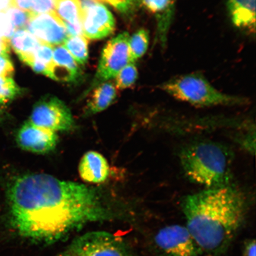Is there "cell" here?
<instances>
[{
    "label": "cell",
    "instance_id": "6da1fadb",
    "mask_svg": "<svg viewBox=\"0 0 256 256\" xmlns=\"http://www.w3.org/2000/svg\"><path fill=\"white\" fill-rule=\"evenodd\" d=\"M8 197L12 227L35 244H52L89 223L114 218L95 188L46 174L18 178Z\"/></svg>",
    "mask_w": 256,
    "mask_h": 256
},
{
    "label": "cell",
    "instance_id": "7a4b0ae2",
    "mask_svg": "<svg viewBox=\"0 0 256 256\" xmlns=\"http://www.w3.org/2000/svg\"><path fill=\"white\" fill-rule=\"evenodd\" d=\"M248 204L243 192L230 184L188 195L181 206L186 226L204 254L220 256L244 225Z\"/></svg>",
    "mask_w": 256,
    "mask_h": 256
},
{
    "label": "cell",
    "instance_id": "3957f363",
    "mask_svg": "<svg viewBox=\"0 0 256 256\" xmlns=\"http://www.w3.org/2000/svg\"><path fill=\"white\" fill-rule=\"evenodd\" d=\"M234 158L228 146L210 140L188 144L179 154L188 180L207 188L232 184Z\"/></svg>",
    "mask_w": 256,
    "mask_h": 256
},
{
    "label": "cell",
    "instance_id": "277c9868",
    "mask_svg": "<svg viewBox=\"0 0 256 256\" xmlns=\"http://www.w3.org/2000/svg\"><path fill=\"white\" fill-rule=\"evenodd\" d=\"M159 88L177 100L194 106L206 108L216 106L247 104V98L223 94L218 90L199 73L178 76L162 83Z\"/></svg>",
    "mask_w": 256,
    "mask_h": 256
},
{
    "label": "cell",
    "instance_id": "5b68a950",
    "mask_svg": "<svg viewBox=\"0 0 256 256\" xmlns=\"http://www.w3.org/2000/svg\"><path fill=\"white\" fill-rule=\"evenodd\" d=\"M67 252L74 256H134L122 240L101 231L88 232L76 238Z\"/></svg>",
    "mask_w": 256,
    "mask_h": 256
},
{
    "label": "cell",
    "instance_id": "8992f818",
    "mask_svg": "<svg viewBox=\"0 0 256 256\" xmlns=\"http://www.w3.org/2000/svg\"><path fill=\"white\" fill-rule=\"evenodd\" d=\"M152 251L156 256H206L186 226L163 227L154 236Z\"/></svg>",
    "mask_w": 256,
    "mask_h": 256
},
{
    "label": "cell",
    "instance_id": "52a82bcc",
    "mask_svg": "<svg viewBox=\"0 0 256 256\" xmlns=\"http://www.w3.org/2000/svg\"><path fill=\"white\" fill-rule=\"evenodd\" d=\"M30 121L54 132L69 131L74 126L69 108L62 100L51 95L44 96L34 104Z\"/></svg>",
    "mask_w": 256,
    "mask_h": 256
},
{
    "label": "cell",
    "instance_id": "ba28073f",
    "mask_svg": "<svg viewBox=\"0 0 256 256\" xmlns=\"http://www.w3.org/2000/svg\"><path fill=\"white\" fill-rule=\"evenodd\" d=\"M130 38L128 32H123L106 44L96 73L95 86L116 78L120 70L131 62Z\"/></svg>",
    "mask_w": 256,
    "mask_h": 256
},
{
    "label": "cell",
    "instance_id": "9c48e42d",
    "mask_svg": "<svg viewBox=\"0 0 256 256\" xmlns=\"http://www.w3.org/2000/svg\"><path fill=\"white\" fill-rule=\"evenodd\" d=\"M26 28L41 44L51 46H60L68 38L64 22L55 11L32 14Z\"/></svg>",
    "mask_w": 256,
    "mask_h": 256
},
{
    "label": "cell",
    "instance_id": "30bf717a",
    "mask_svg": "<svg viewBox=\"0 0 256 256\" xmlns=\"http://www.w3.org/2000/svg\"><path fill=\"white\" fill-rule=\"evenodd\" d=\"M83 35L90 40L104 39L115 30L113 15L101 2L82 12Z\"/></svg>",
    "mask_w": 256,
    "mask_h": 256
},
{
    "label": "cell",
    "instance_id": "8fae6325",
    "mask_svg": "<svg viewBox=\"0 0 256 256\" xmlns=\"http://www.w3.org/2000/svg\"><path fill=\"white\" fill-rule=\"evenodd\" d=\"M58 140L56 132L35 126L30 121L20 128L17 136L18 143L22 149L41 154L53 151Z\"/></svg>",
    "mask_w": 256,
    "mask_h": 256
},
{
    "label": "cell",
    "instance_id": "7c38bea8",
    "mask_svg": "<svg viewBox=\"0 0 256 256\" xmlns=\"http://www.w3.org/2000/svg\"><path fill=\"white\" fill-rule=\"evenodd\" d=\"M176 0H140V3L155 18L156 40L164 48L175 11Z\"/></svg>",
    "mask_w": 256,
    "mask_h": 256
},
{
    "label": "cell",
    "instance_id": "4fadbf2b",
    "mask_svg": "<svg viewBox=\"0 0 256 256\" xmlns=\"http://www.w3.org/2000/svg\"><path fill=\"white\" fill-rule=\"evenodd\" d=\"M79 66L71 54L63 46L53 49L52 64L47 76L62 82H74L79 78Z\"/></svg>",
    "mask_w": 256,
    "mask_h": 256
},
{
    "label": "cell",
    "instance_id": "5bb4252c",
    "mask_svg": "<svg viewBox=\"0 0 256 256\" xmlns=\"http://www.w3.org/2000/svg\"><path fill=\"white\" fill-rule=\"evenodd\" d=\"M78 172L80 177L88 183L101 184L110 174V166L101 154L90 151L82 156Z\"/></svg>",
    "mask_w": 256,
    "mask_h": 256
},
{
    "label": "cell",
    "instance_id": "9a60e30c",
    "mask_svg": "<svg viewBox=\"0 0 256 256\" xmlns=\"http://www.w3.org/2000/svg\"><path fill=\"white\" fill-rule=\"evenodd\" d=\"M227 6L236 27L255 33L256 0H228Z\"/></svg>",
    "mask_w": 256,
    "mask_h": 256
},
{
    "label": "cell",
    "instance_id": "2e32d148",
    "mask_svg": "<svg viewBox=\"0 0 256 256\" xmlns=\"http://www.w3.org/2000/svg\"><path fill=\"white\" fill-rule=\"evenodd\" d=\"M10 44L22 62L30 66L34 54L41 43L28 30L22 28L14 32L10 39Z\"/></svg>",
    "mask_w": 256,
    "mask_h": 256
},
{
    "label": "cell",
    "instance_id": "e0dca14e",
    "mask_svg": "<svg viewBox=\"0 0 256 256\" xmlns=\"http://www.w3.org/2000/svg\"><path fill=\"white\" fill-rule=\"evenodd\" d=\"M116 88L113 83L107 82L96 87L86 107V114H96L110 106L116 98Z\"/></svg>",
    "mask_w": 256,
    "mask_h": 256
},
{
    "label": "cell",
    "instance_id": "ac0fdd59",
    "mask_svg": "<svg viewBox=\"0 0 256 256\" xmlns=\"http://www.w3.org/2000/svg\"><path fill=\"white\" fill-rule=\"evenodd\" d=\"M55 12L64 23H82L79 0H56Z\"/></svg>",
    "mask_w": 256,
    "mask_h": 256
},
{
    "label": "cell",
    "instance_id": "d6986e66",
    "mask_svg": "<svg viewBox=\"0 0 256 256\" xmlns=\"http://www.w3.org/2000/svg\"><path fill=\"white\" fill-rule=\"evenodd\" d=\"M64 47L78 64L84 65L87 62L88 58V41L84 35L68 37L64 43Z\"/></svg>",
    "mask_w": 256,
    "mask_h": 256
},
{
    "label": "cell",
    "instance_id": "ffe728a7",
    "mask_svg": "<svg viewBox=\"0 0 256 256\" xmlns=\"http://www.w3.org/2000/svg\"><path fill=\"white\" fill-rule=\"evenodd\" d=\"M52 46L41 44L34 54L33 62L30 66L34 72L48 76L52 64Z\"/></svg>",
    "mask_w": 256,
    "mask_h": 256
},
{
    "label": "cell",
    "instance_id": "44dd1931",
    "mask_svg": "<svg viewBox=\"0 0 256 256\" xmlns=\"http://www.w3.org/2000/svg\"><path fill=\"white\" fill-rule=\"evenodd\" d=\"M150 41L148 32L140 28L130 38V50L131 62L135 63L144 56L148 49Z\"/></svg>",
    "mask_w": 256,
    "mask_h": 256
},
{
    "label": "cell",
    "instance_id": "7402d4cb",
    "mask_svg": "<svg viewBox=\"0 0 256 256\" xmlns=\"http://www.w3.org/2000/svg\"><path fill=\"white\" fill-rule=\"evenodd\" d=\"M20 88L12 78H0V112L20 94Z\"/></svg>",
    "mask_w": 256,
    "mask_h": 256
},
{
    "label": "cell",
    "instance_id": "603a6c76",
    "mask_svg": "<svg viewBox=\"0 0 256 256\" xmlns=\"http://www.w3.org/2000/svg\"><path fill=\"white\" fill-rule=\"evenodd\" d=\"M138 78V70L135 63L130 62L120 70L116 76V88L122 90L135 84Z\"/></svg>",
    "mask_w": 256,
    "mask_h": 256
},
{
    "label": "cell",
    "instance_id": "cb8c5ba5",
    "mask_svg": "<svg viewBox=\"0 0 256 256\" xmlns=\"http://www.w3.org/2000/svg\"><path fill=\"white\" fill-rule=\"evenodd\" d=\"M4 12L14 28H18V30L26 28L32 15L31 12L14 7L9 8Z\"/></svg>",
    "mask_w": 256,
    "mask_h": 256
},
{
    "label": "cell",
    "instance_id": "d4e9b609",
    "mask_svg": "<svg viewBox=\"0 0 256 256\" xmlns=\"http://www.w3.org/2000/svg\"><path fill=\"white\" fill-rule=\"evenodd\" d=\"M113 6L121 14L130 15L136 10L139 3L137 0H103Z\"/></svg>",
    "mask_w": 256,
    "mask_h": 256
},
{
    "label": "cell",
    "instance_id": "484cf974",
    "mask_svg": "<svg viewBox=\"0 0 256 256\" xmlns=\"http://www.w3.org/2000/svg\"><path fill=\"white\" fill-rule=\"evenodd\" d=\"M56 0H34L30 12L38 14L54 12Z\"/></svg>",
    "mask_w": 256,
    "mask_h": 256
},
{
    "label": "cell",
    "instance_id": "4316f807",
    "mask_svg": "<svg viewBox=\"0 0 256 256\" xmlns=\"http://www.w3.org/2000/svg\"><path fill=\"white\" fill-rule=\"evenodd\" d=\"M16 28L4 12H0V38L10 40Z\"/></svg>",
    "mask_w": 256,
    "mask_h": 256
},
{
    "label": "cell",
    "instance_id": "83f0119b",
    "mask_svg": "<svg viewBox=\"0 0 256 256\" xmlns=\"http://www.w3.org/2000/svg\"><path fill=\"white\" fill-rule=\"evenodd\" d=\"M14 71V65L8 56H0V78H12Z\"/></svg>",
    "mask_w": 256,
    "mask_h": 256
},
{
    "label": "cell",
    "instance_id": "f1b7e54d",
    "mask_svg": "<svg viewBox=\"0 0 256 256\" xmlns=\"http://www.w3.org/2000/svg\"><path fill=\"white\" fill-rule=\"evenodd\" d=\"M256 240L250 238L243 243L242 256H256Z\"/></svg>",
    "mask_w": 256,
    "mask_h": 256
},
{
    "label": "cell",
    "instance_id": "f546056e",
    "mask_svg": "<svg viewBox=\"0 0 256 256\" xmlns=\"http://www.w3.org/2000/svg\"><path fill=\"white\" fill-rule=\"evenodd\" d=\"M34 0H12L11 7L30 12Z\"/></svg>",
    "mask_w": 256,
    "mask_h": 256
},
{
    "label": "cell",
    "instance_id": "4dcf8cb0",
    "mask_svg": "<svg viewBox=\"0 0 256 256\" xmlns=\"http://www.w3.org/2000/svg\"><path fill=\"white\" fill-rule=\"evenodd\" d=\"M10 40L0 38V56H8L9 53L10 52Z\"/></svg>",
    "mask_w": 256,
    "mask_h": 256
},
{
    "label": "cell",
    "instance_id": "1f68e13d",
    "mask_svg": "<svg viewBox=\"0 0 256 256\" xmlns=\"http://www.w3.org/2000/svg\"><path fill=\"white\" fill-rule=\"evenodd\" d=\"M79 2L82 12L92 6L100 2V0H79Z\"/></svg>",
    "mask_w": 256,
    "mask_h": 256
},
{
    "label": "cell",
    "instance_id": "d6a6232c",
    "mask_svg": "<svg viewBox=\"0 0 256 256\" xmlns=\"http://www.w3.org/2000/svg\"><path fill=\"white\" fill-rule=\"evenodd\" d=\"M12 0H0V12H4L11 7Z\"/></svg>",
    "mask_w": 256,
    "mask_h": 256
},
{
    "label": "cell",
    "instance_id": "836d02e7",
    "mask_svg": "<svg viewBox=\"0 0 256 256\" xmlns=\"http://www.w3.org/2000/svg\"><path fill=\"white\" fill-rule=\"evenodd\" d=\"M57 256H74L72 254H69L68 252H64V254H60Z\"/></svg>",
    "mask_w": 256,
    "mask_h": 256
},
{
    "label": "cell",
    "instance_id": "e575fe53",
    "mask_svg": "<svg viewBox=\"0 0 256 256\" xmlns=\"http://www.w3.org/2000/svg\"><path fill=\"white\" fill-rule=\"evenodd\" d=\"M137 2H138L139 3V4L140 5V0H137Z\"/></svg>",
    "mask_w": 256,
    "mask_h": 256
}]
</instances>
